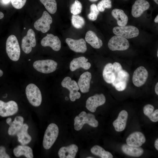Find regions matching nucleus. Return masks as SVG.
Returning <instances> with one entry per match:
<instances>
[{"label":"nucleus","instance_id":"38","mask_svg":"<svg viewBox=\"0 0 158 158\" xmlns=\"http://www.w3.org/2000/svg\"><path fill=\"white\" fill-rule=\"evenodd\" d=\"M127 82H120L117 83L115 86L117 90L121 91L124 90L126 88Z\"/></svg>","mask_w":158,"mask_h":158},{"label":"nucleus","instance_id":"9","mask_svg":"<svg viewBox=\"0 0 158 158\" xmlns=\"http://www.w3.org/2000/svg\"><path fill=\"white\" fill-rule=\"evenodd\" d=\"M52 22L51 17L47 11H44L42 16L35 22L34 27L37 30L45 33L49 30Z\"/></svg>","mask_w":158,"mask_h":158},{"label":"nucleus","instance_id":"13","mask_svg":"<svg viewBox=\"0 0 158 158\" xmlns=\"http://www.w3.org/2000/svg\"><path fill=\"white\" fill-rule=\"evenodd\" d=\"M148 75V72L143 66L138 67L134 71L132 81L134 85L137 87L143 85L146 82Z\"/></svg>","mask_w":158,"mask_h":158},{"label":"nucleus","instance_id":"31","mask_svg":"<svg viewBox=\"0 0 158 158\" xmlns=\"http://www.w3.org/2000/svg\"><path fill=\"white\" fill-rule=\"evenodd\" d=\"M47 10L50 13H55L57 10V3L55 0H40Z\"/></svg>","mask_w":158,"mask_h":158},{"label":"nucleus","instance_id":"40","mask_svg":"<svg viewBox=\"0 0 158 158\" xmlns=\"http://www.w3.org/2000/svg\"><path fill=\"white\" fill-rule=\"evenodd\" d=\"M10 156L6 153L5 147L0 146V158H10Z\"/></svg>","mask_w":158,"mask_h":158},{"label":"nucleus","instance_id":"15","mask_svg":"<svg viewBox=\"0 0 158 158\" xmlns=\"http://www.w3.org/2000/svg\"><path fill=\"white\" fill-rule=\"evenodd\" d=\"M66 42L69 48L75 52L84 53L87 51L86 42L83 38L74 40L68 38L66 39Z\"/></svg>","mask_w":158,"mask_h":158},{"label":"nucleus","instance_id":"46","mask_svg":"<svg viewBox=\"0 0 158 158\" xmlns=\"http://www.w3.org/2000/svg\"><path fill=\"white\" fill-rule=\"evenodd\" d=\"M3 74V71L1 69H0V77L2 76Z\"/></svg>","mask_w":158,"mask_h":158},{"label":"nucleus","instance_id":"7","mask_svg":"<svg viewBox=\"0 0 158 158\" xmlns=\"http://www.w3.org/2000/svg\"><path fill=\"white\" fill-rule=\"evenodd\" d=\"M113 33L126 39H130L137 37L139 30L136 27L132 25L116 26L113 29Z\"/></svg>","mask_w":158,"mask_h":158},{"label":"nucleus","instance_id":"18","mask_svg":"<svg viewBox=\"0 0 158 158\" xmlns=\"http://www.w3.org/2000/svg\"><path fill=\"white\" fill-rule=\"evenodd\" d=\"M146 141L145 137L142 133L134 132L130 134L126 139L127 145L135 147H140Z\"/></svg>","mask_w":158,"mask_h":158},{"label":"nucleus","instance_id":"30","mask_svg":"<svg viewBox=\"0 0 158 158\" xmlns=\"http://www.w3.org/2000/svg\"><path fill=\"white\" fill-rule=\"evenodd\" d=\"M91 152L94 154L99 156L102 158H112L113 156L109 152L106 151L101 147L95 145L90 150Z\"/></svg>","mask_w":158,"mask_h":158},{"label":"nucleus","instance_id":"1","mask_svg":"<svg viewBox=\"0 0 158 158\" xmlns=\"http://www.w3.org/2000/svg\"><path fill=\"white\" fill-rule=\"evenodd\" d=\"M74 121V128L77 131L80 130L86 123L93 127H97L98 126V122L95 119V115L91 113H87L84 111L77 116Z\"/></svg>","mask_w":158,"mask_h":158},{"label":"nucleus","instance_id":"51","mask_svg":"<svg viewBox=\"0 0 158 158\" xmlns=\"http://www.w3.org/2000/svg\"><path fill=\"white\" fill-rule=\"evenodd\" d=\"M25 29V28H24V29Z\"/></svg>","mask_w":158,"mask_h":158},{"label":"nucleus","instance_id":"29","mask_svg":"<svg viewBox=\"0 0 158 158\" xmlns=\"http://www.w3.org/2000/svg\"><path fill=\"white\" fill-rule=\"evenodd\" d=\"M154 110V107L150 104L145 105L143 109L145 115L148 116L152 121L157 122L158 121V109Z\"/></svg>","mask_w":158,"mask_h":158},{"label":"nucleus","instance_id":"5","mask_svg":"<svg viewBox=\"0 0 158 158\" xmlns=\"http://www.w3.org/2000/svg\"><path fill=\"white\" fill-rule=\"evenodd\" d=\"M33 66L38 71L47 74L52 73L56 70L57 63L51 59L38 60L35 61Z\"/></svg>","mask_w":158,"mask_h":158},{"label":"nucleus","instance_id":"6","mask_svg":"<svg viewBox=\"0 0 158 158\" xmlns=\"http://www.w3.org/2000/svg\"><path fill=\"white\" fill-rule=\"evenodd\" d=\"M62 86L68 89L70 92L69 97L72 102L75 101L76 99H79L81 96L80 93L78 91L79 87L76 82L72 80L69 77H65L61 83Z\"/></svg>","mask_w":158,"mask_h":158},{"label":"nucleus","instance_id":"44","mask_svg":"<svg viewBox=\"0 0 158 158\" xmlns=\"http://www.w3.org/2000/svg\"><path fill=\"white\" fill-rule=\"evenodd\" d=\"M4 13L0 11V19H1L3 18L4 17Z\"/></svg>","mask_w":158,"mask_h":158},{"label":"nucleus","instance_id":"39","mask_svg":"<svg viewBox=\"0 0 158 158\" xmlns=\"http://www.w3.org/2000/svg\"><path fill=\"white\" fill-rule=\"evenodd\" d=\"M113 68L116 76L120 71L123 70L121 64L118 62H115L112 64Z\"/></svg>","mask_w":158,"mask_h":158},{"label":"nucleus","instance_id":"27","mask_svg":"<svg viewBox=\"0 0 158 158\" xmlns=\"http://www.w3.org/2000/svg\"><path fill=\"white\" fill-rule=\"evenodd\" d=\"M111 14L116 20L119 26H125L127 24L128 18L123 10L115 8L112 11Z\"/></svg>","mask_w":158,"mask_h":158},{"label":"nucleus","instance_id":"24","mask_svg":"<svg viewBox=\"0 0 158 158\" xmlns=\"http://www.w3.org/2000/svg\"><path fill=\"white\" fill-rule=\"evenodd\" d=\"M28 128L29 126L27 124H23L22 128L16 134L18 141L22 145L28 144L32 140L31 137L28 132Z\"/></svg>","mask_w":158,"mask_h":158},{"label":"nucleus","instance_id":"23","mask_svg":"<svg viewBox=\"0 0 158 158\" xmlns=\"http://www.w3.org/2000/svg\"><path fill=\"white\" fill-rule=\"evenodd\" d=\"M85 39L86 42L94 48L99 49L102 46V40L92 31L89 30L86 32Z\"/></svg>","mask_w":158,"mask_h":158},{"label":"nucleus","instance_id":"33","mask_svg":"<svg viewBox=\"0 0 158 158\" xmlns=\"http://www.w3.org/2000/svg\"><path fill=\"white\" fill-rule=\"evenodd\" d=\"M71 20L73 25L77 29L82 28L85 24L84 19L79 15H73Z\"/></svg>","mask_w":158,"mask_h":158},{"label":"nucleus","instance_id":"41","mask_svg":"<svg viewBox=\"0 0 158 158\" xmlns=\"http://www.w3.org/2000/svg\"><path fill=\"white\" fill-rule=\"evenodd\" d=\"M155 92L156 94L158 95V83L157 82L155 87Z\"/></svg>","mask_w":158,"mask_h":158},{"label":"nucleus","instance_id":"11","mask_svg":"<svg viewBox=\"0 0 158 158\" xmlns=\"http://www.w3.org/2000/svg\"><path fill=\"white\" fill-rule=\"evenodd\" d=\"M18 106L14 101H10L5 102L0 100V116L5 117L13 115L18 111Z\"/></svg>","mask_w":158,"mask_h":158},{"label":"nucleus","instance_id":"37","mask_svg":"<svg viewBox=\"0 0 158 158\" xmlns=\"http://www.w3.org/2000/svg\"><path fill=\"white\" fill-rule=\"evenodd\" d=\"M27 0H11L13 6L17 9L22 8L25 5Z\"/></svg>","mask_w":158,"mask_h":158},{"label":"nucleus","instance_id":"25","mask_svg":"<svg viewBox=\"0 0 158 158\" xmlns=\"http://www.w3.org/2000/svg\"><path fill=\"white\" fill-rule=\"evenodd\" d=\"M122 150L126 154L132 157H139L143 153L144 151L140 147H135L124 144L121 147Z\"/></svg>","mask_w":158,"mask_h":158},{"label":"nucleus","instance_id":"3","mask_svg":"<svg viewBox=\"0 0 158 158\" xmlns=\"http://www.w3.org/2000/svg\"><path fill=\"white\" fill-rule=\"evenodd\" d=\"M59 129L57 126L51 123L48 126L44 136L43 145L46 150L49 149L53 145L58 136Z\"/></svg>","mask_w":158,"mask_h":158},{"label":"nucleus","instance_id":"34","mask_svg":"<svg viewBox=\"0 0 158 158\" xmlns=\"http://www.w3.org/2000/svg\"><path fill=\"white\" fill-rule=\"evenodd\" d=\"M82 8L81 3L78 0H75L71 6V12L73 15H77L81 13Z\"/></svg>","mask_w":158,"mask_h":158},{"label":"nucleus","instance_id":"48","mask_svg":"<svg viewBox=\"0 0 158 158\" xmlns=\"http://www.w3.org/2000/svg\"><path fill=\"white\" fill-rule=\"evenodd\" d=\"M90 1L92 2H94L97 1L98 0H89Z\"/></svg>","mask_w":158,"mask_h":158},{"label":"nucleus","instance_id":"49","mask_svg":"<svg viewBox=\"0 0 158 158\" xmlns=\"http://www.w3.org/2000/svg\"><path fill=\"white\" fill-rule=\"evenodd\" d=\"M87 158H93V157H87Z\"/></svg>","mask_w":158,"mask_h":158},{"label":"nucleus","instance_id":"8","mask_svg":"<svg viewBox=\"0 0 158 158\" xmlns=\"http://www.w3.org/2000/svg\"><path fill=\"white\" fill-rule=\"evenodd\" d=\"M129 45L127 39L117 35L112 37L108 44L109 48L112 51L125 50L129 48Z\"/></svg>","mask_w":158,"mask_h":158},{"label":"nucleus","instance_id":"35","mask_svg":"<svg viewBox=\"0 0 158 158\" xmlns=\"http://www.w3.org/2000/svg\"><path fill=\"white\" fill-rule=\"evenodd\" d=\"M90 13L87 16L88 19L92 21L96 20L99 13V11L95 4H93L90 5Z\"/></svg>","mask_w":158,"mask_h":158},{"label":"nucleus","instance_id":"32","mask_svg":"<svg viewBox=\"0 0 158 158\" xmlns=\"http://www.w3.org/2000/svg\"><path fill=\"white\" fill-rule=\"evenodd\" d=\"M129 77V73L126 71L122 70L119 71L116 75L115 80L112 84L115 87L116 85L118 82L122 81L127 82Z\"/></svg>","mask_w":158,"mask_h":158},{"label":"nucleus","instance_id":"21","mask_svg":"<svg viewBox=\"0 0 158 158\" xmlns=\"http://www.w3.org/2000/svg\"><path fill=\"white\" fill-rule=\"evenodd\" d=\"M78 150L77 146L74 144L66 147H63L59 150L58 155L60 158H74Z\"/></svg>","mask_w":158,"mask_h":158},{"label":"nucleus","instance_id":"43","mask_svg":"<svg viewBox=\"0 0 158 158\" xmlns=\"http://www.w3.org/2000/svg\"><path fill=\"white\" fill-rule=\"evenodd\" d=\"M11 0H2V3L4 4H7Z\"/></svg>","mask_w":158,"mask_h":158},{"label":"nucleus","instance_id":"47","mask_svg":"<svg viewBox=\"0 0 158 158\" xmlns=\"http://www.w3.org/2000/svg\"><path fill=\"white\" fill-rule=\"evenodd\" d=\"M154 1L157 4H158V0H154Z\"/></svg>","mask_w":158,"mask_h":158},{"label":"nucleus","instance_id":"16","mask_svg":"<svg viewBox=\"0 0 158 158\" xmlns=\"http://www.w3.org/2000/svg\"><path fill=\"white\" fill-rule=\"evenodd\" d=\"M23 122L24 118L20 116H16L13 121H12L11 118H8L6 120V122L9 125L8 131V134L12 136L16 135L22 128Z\"/></svg>","mask_w":158,"mask_h":158},{"label":"nucleus","instance_id":"42","mask_svg":"<svg viewBox=\"0 0 158 158\" xmlns=\"http://www.w3.org/2000/svg\"><path fill=\"white\" fill-rule=\"evenodd\" d=\"M154 146L157 150H158V139H157L155 141L154 143Z\"/></svg>","mask_w":158,"mask_h":158},{"label":"nucleus","instance_id":"50","mask_svg":"<svg viewBox=\"0 0 158 158\" xmlns=\"http://www.w3.org/2000/svg\"><path fill=\"white\" fill-rule=\"evenodd\" d=\"M157 56L158 57V50L157 51Z\"/></svg>","mask_w":158,"mask_h":158},{"label":"nucleus","instance_id":"4","mask_svg":"<svg viewBox=\"0 0 158 158\" xmlns=\"http://www.w3.org/2000/svg\"><path fill=\"white\" fill-rule=\"evenodd\" d=\"M25 93L27 99L32 106H40L42 101V96L40 90L35 84L30 83L26 87Z\"/></svg>","mask_w":158,"mask_h":158},{"label":"nucleus","instance_id":"26","mask_svg":"<svg viewBox=\"0 0 158 158\" xmlns=\"http://www.w3.org/2000/svg\"><path fill=\"white\" fill-rule=\"evenodd\" d=\"M13 152L14 155L17 157L22 155H24L27 158H32L33 157L32 149L28 146L18 145L13 149Z\"/></svg>","mask_w":158,"mask_h":158},{"label":"nucleus","instance_id":"28","mask_svg":"<svg viewBox=\"0 0 158 158\" xmlns=\"http://www.w3.org/2000/svg\"><path fill=\"white\" fill-rule=\"evenodd\" d=\"M102 75L105 81L109 84H112L114 81L116 75L113 71L112 64L109 63L105 66Z\"/></svg>","mask_w":158,"mask_h":158},{"label":"nucleus","instance_id":"10","mask_svg":"<svg viewBox=\"0 0 158 158\" xmlns=\"http://www.w3.org/2000/svg\"><path fill=\"white\" fill-rule=\"evenodd\" d=\"M36 44L35 32L32 29H30L28 30L26 35L22 39V49L25 53L28 54L31 52L32 47H35Z\"/></svg>","mask_w":158,"mask_h":158},{"label":"nucleus","instance_id":"45","mask_svg":"<svg viewBox=\"0 0 158 158\" xmlns=\"http://www.w3.org/2000/svg\"><path fill=\"white\" fill-rule=\"evenodd\" d=\"M154 21L156 23H158V16L157 15L156 18H155L154 20Z\"/></svg>","mask_w":158,"mask_h":158},{"label":"nucleus","instance_id":"20","mask_svg":"<svg viewBox=\"0 0 158 158\" xmlns=\"http://www.w3.org/2000/svg\"><path fill=\"white\" fill-rule=\"evenodd\" d=\"M88 61V59L84 56L74 59L70 63V68L71 71H73L80 68L86 70L89 69L91 64L90 63L87 62Z\"/></svg>","mask_w":158,"mask_h":158},{"label":"nucleus","instance_id":"19","mask_svg":"<svg viewBox=\"0 0 158 158\" xmlns=\"http://www.w3.org/2000/svg\"><path fill=\"white\" fill-rule=\"evenodd\" d=\"M91 78V74L88 71L83 73L80 76L77 84L82 92L86 93L89 92Z\"/></svg>","mask_w":158,"mask_h":158},{"label":"nucleus","instance_id":"2","mask_svg":"<svg viewBox=\"0 0 158 158\" xmlns=\"http://www.w3.org/2000/svg\"><path fill=\"white\" fill-rule=\"evenodd\" d=\"M7 54L12 60L18 61L20 57V50L18 40L14 35H11L7 39L6 43Z\"/></svg>","mask_w":158,"mask_h":158},{"label":"nucleus","instance_id":"12","mask_svg":"<svg viewBox=\"0 0 158 158\" xmlns=\"http://www.w3.org/2000/svg\"><path fill=\"white\" fill-rule=\"evenodd\" d=\"M106 100L105 97L103 94H96L87 99L86 102V107L90 112H94L98 107L105 103Z\"/></svg>","mask_w":158,"mask_h":158},{"label":"nucleus","instance_id":"36","mask_svg":"<svg viewBox=\"0 0 158 158\" xmlns=\"http://www.w3.org/2000/svg\"><path fill=\"white\" fill-rule=\"evenodd\" d=\"M98 10L103 12L106 8H110L112 7L111 0H102L99 2L97 6Z\"/></svg>","mask_w":158,"mask_h":158},{"label":"nucleus","instance_id":"17","mask_svg":"<svg viewBox=\"0 0 158 158\" xmlns=\"http://www.w3.org/2000/svg\"><path fill=\"white\" fill-rule=\"evenodd\" d=\"M150 6L149 3L145 0H137L132 6L131 14L135 18L140 17Z\"/></svg>","mask_w":158,"mask_h":158},{"label":"nucleus","instance_id":"14","mask_svg":"<svg viewBox=\"0 0 158 158\" xmlns=\"http://www.w3.org/2000/svg\"><path fill=\"white\" fill-rule=\"evenodd\" d=\"M43 47H49L54 51H58L61 47V41L57 36L51 34H48L43 38L41 42Z\"/></svg>","mask_w":158,"mask_h":158},{"label":"nucleus","instance_id":"22","mask_svg":"<svg viewBox=\"0 0 158 158\" xmlns=\"http://www.w3.org/2000/svg\"><path fill=\"white\" fill-rule=\"evenodd\" d=\"M128 116V113L125 110H123L119 113L117 118L113 123V125L116 131L120 132L125 129Z\"/></svg>","mask_w":158,"mask_h":158}]
</instances>
